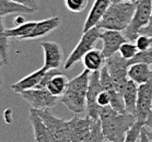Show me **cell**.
Here are the masks:
<instances>
[{
  "instance_id": "6da1fadb",
  "label": "cell",
  "mask_w": 152,
  "mask_h": 142,
  "mask_svg": "<svg viewBox=\"0 0 152 142\" xmlns=\"http://www.w3.org/2000/svg\"><path fill=\"white\" fill-rule=\"evenodd\" d=\"M99 115L104 137L111 142L124 141L127 131L137 120L136 116L128 113H119L111 105L101 107Z\"/></svg>"
},
{
  "instance_id": "7a4b0ae2",
  "label": "cell",
  "mask_w": 152,
  "mask_h": 142,
  "mask_svg": "<svg viewBox=\"0 0 152 142\" xmlns=\"http://www.w3.org/2000/svg\"><path fill=\"white\" fill-rule=\"evenodd\" d=\"M91 71L84 68L82 72L68 82L60 102L75 114H81L86 108V92L89 87Z\"/></svg>"
},
{
  "instance_id": "3957f363",
  "label": "cell",
  "mask_w": 152,
  "mask_h": 142,
  "mask_svg": "<svg viewBox=\"0 0 152 142\" xmlns=\"http://www.w3.org/2000/svg\"><path fill=\"white\" fill-rule=\"evenodd\" d=\"M135 9L136 4L130 1L112 2L96 26L100 30L125 31L132 22Z\"/></svg>"
},
{
  "instance_id": "277c9868",
  "label": "cell",
  "mask_w": 152,
  "mask_h": 142,
  "mask_svg": "<svg viewBox=\"0 0 152 142\" xmlns=\"http://www.w3.org/2000/svg\"><path fill=\"white\" fill-rule=\"evenodd\" d=\"M152 17V0H139L136 2V9L132 22L124 31L128 41H135L143 28L150 24Z\"/></svg>"
},
{
  "instance_id": "5b68a950",
  "label": "cell",
  "mask_w": 152,
  "mask_h": 142,
  "mask_svg": "<svg viewBox=\"0 0 152 142\" xmlns=\"http://www.w3.org/2000/svg\"><path fill=\"white\" fill-rule=\"evenodd\" d=\"M100 38H101V30L97 26H94V28H90L89 31L83 32L79 43L77 44L76 47L73 48V50L69 55V57L67 58L64 68L66 70H68L72 66H75V63L80 61L86 52L94 48V46H95L96 42Z\"/></svg>"
},
{
  "instance_id": "8992f818",
  "label": "cell",
  "mask_w": 152,
  "mask_h": 142,
  "mask_svg": "<svg viewBox=\"0 0 152 142\" xmlns=\"http://www.w3.org/2000/svg\"><path fill=\"white\" fill-rule=\"evenodd\" d=\"M105 66L110 73L112 81L114 83L116 90L123 95L125 85L128 81V68L129 63L128 60L125 59L119 52H115L110 58L106 59Z\"/></svg>"
},
{
  "instance_id": "52a82bcc",
  "label": "cell",
  "mask_w": 152,
  "mask_h": 142,
  "mask_svg": "<svg viewBox=\"0 0 152 142\" xmlns=\"http://www.w3.org/2000/svg\"><path fill=\"white\" fill-rule=\"evenodd\" d=\"M36 111L42 120L44 121L46 127L49 129V131L52 132L56 142H71L69 121L53 116L48 111L36 109Z\"/></svg>"
},
{
  "instance_id": "ba28073f",
  "label": "cell",
  "mask_w": 152,
  "mask_h": 142,
  "mask_svg": "<svg viewBox=\"0 0 152 142\" xmlns=\"http://www.w3.org/2000/svg\"><path fill=\"white\" fill-rule=\"evenodd\" d=\"M20 95L34 109L48 111L58 102V97L50 94L47 89H31L20 93Z\"/></svg>"
},
{
  "instance_id": "9c48e42d",
  "label": "cell",
  "mask_w": 152,
  "mask_h": 142,
  "mask_svg": "<svg viewBox=\"0 0 152 142\" xmlns=\"http://www.w3.org/2000/svg\"><path fill=\"white\" fill-rule=\"evenodd\" d=\"M101 91H103L102 84L100 81V71H93L90 74L89 80V87L86 92V116L92 119H100V108L97 104V96Z\"/></svg>"
},
{
  "instance_id": "30bf717a",
  "label": "cell",
  "mask_w": 152,
  "mask_h": 142,
  "mask_svg": "<svg viewBox=\"0 0 152 142\" xmlns=\"http://www.w3.org/2000/svg\"><path fill=\"white\" fill-rule=\"evenodd\" d=\"M152 111V80L138 85V96L136 106L137 120L143 121Z\"/></svg>"
},
{
  "instance_id": "8fae6325",
  "label": "cell",
  "mask_w": 152,
  "mask_h": 142,
  "mask_svg": "<svg viewBox=\"0 0 152 142\" xmlns=\"http://www.w3.org/2000/svg\"><path fill=\"white\" fill-rule=\"evenodd\" d=\"M94 119L86 116L80 118L77 114L69 120L71 142H86L91 135Z\"/></svg>"
},
{
  "instance_id": "7c38bea8",
  "label": "cell",
  "mask_w": 152,
  "mask_h": 142,
  "mask_svg": "<svg viewBox=\"0 0 152 142\" xmlns=\"http://www.w3.org/2000/svg\"><path fill=\"white\" fill-rule=\"evenodd\" d=\"M101 41L103 43L102 52L104 56L110 58L112 55L119 50V47L123 43L128 41L121 31H115V30H104V32H101Z\"/></svg>"
},
{
  "instance_id": "4fadbf2b",
  "label": "cell",
  "mask_w": 152,
  "mask_h": 142,
  "mask_svg": "<svg viewBox=\"0 0 152 142\" xmlns=\"http://www.w3.org/2000/svg\"><path fill=\"white\" fill-rule=\"evenodd\" d=\"M44 50V66L46 69H58L61 65L62 50L55 42H43L41 44Z\"/></svg>"
},
{
  "instance_id": "5bb4252c",
  "label": "cell",
  "mask_w": 152,
  "mask_h": 142,
  "mask_svg": "<svg viewBox=\"0 0 152 142\" xmlns=\"http://www.w3.org/2000/svg\"><path fill=\"white\" fill-rule=\"evenodd\" d=\"M60 17H50L41 21H36L31 34L28 35L25 41H32V39H37V38L45 37L48 34H50L53 31L59 28L60 25Z\"/></svg>"
},
{
  "instance_id": "9a60e30c",
  "label": "cell",
  "mask_w": 152,
  "mask_h": 142,
  "mask_svg": "<svg viewBox=\"0 0 152 142\" xmlns=\"http://www.w3.org/2000/svg\"><path fill=\"white\" fill-rule=\"evenodd\" d=\"M30 121L33 127L35 142H56L52 132L46 127L44 121L42 120V118L34 108L30 109Z\"/></svg>"
},
{
  "instance_id": "2e32d148",
  "label": "cell",
  "mask_w": 152,
  "mask_h": 142,
  "mask_svg": "<svg viewBox=\"0 0 152 142\" xmlns=\"http://www.w3.org/2000/svg\"><path fill=\"white\" fill-rule=\"evenodd\" d=\"M113 0H95L93 6L89 11V14L86 19L84 25H83V32L89 31L90 28L96 26L100 20L103 17L107 9L112 4Z\"/></svg>"
},
{
  "instance_id": "e0dca14e",
  "label": "cell",
  "mask_w": 152,
  "mask_h": 142,
  "mask_svg": "<svg viewBox=\"0 0 152 142\" xmlns=\"http://www.w3.org/2000/svg\"><path fill=\"white\" fill-rule=\"evenodd\" d=\"M47 71L45 67H42L41 69L36 70L34 72L30 73L26 76H24L23 79H21L20 81H18L15 83L11 85V89L15 92V93H22L26 90H31V89H35L36 85L39 83V81L42 80L43 76L45 74Z\"/></svg>"
},
{
  "instance_id": "ac0fdd59",
  "label": "cell",
  "mask_w": 152,
  "mask_h": 142,
  "mask_svg": "<svg viewBox=\"0 0 152 142\" xmlns=\"http://www.w3.org/2000/svg\"><path fill=\"white\" fill-rule=\"evenodd\" d=\"M128 79L132 80L138 85L152 80V68L147 63H132L128 68Z\"/></svg>"
},
{
  "instance_id": "d6986e66",
  "label": "cell",
  "mask_w": 152,
  "mask_h": 142,
  "mask_svg": "<svg viewBox=\"0 0 152 142\" xmlns=\"http://www.w3.org/2000/svg\"><path fill=\"white\" fill-rule=\"evenodd\" d=\"M84 68L90 70L91 72L93 71H100L106 63V57L104 56L103 52L101 49L93 48L89 50L81 59Z\"/></svg>"
},
{
  "instance_id": "ffe728a7",
  "label": "cell",
  "mask_w": 152,
  "mask_h": 142,
  "mask_svg": "<svg viewBox=\"0 0 152 142\" xmlns=\"http://www.w3.org/2000/svg\"><path fill=\"white\" fill-rule=\"evenodd\" d=\"M137 96H138V84L132 80L128 79L123 92V98L125 103L126 113L136 116V106H137Z\"/></svg>"
},
{
  "instance_id": "44dd1931",
  "label": "cell",
  "mask_w": 152,
  "mask_h": 142,
  "mask_svg": "<svg viewBox=\"0 0 152 142\" xmlns=\"http://www.w3.org/2000/svg\"><path fill=\"white\" fill-rule=\"evenodd\" d=\"M68 82H69L68 78L62 72L59 71L58 73H56L55 76L49 80L46 89L50 92V94L59 98V97L62 96V94L65 93V91L68 87Z\"/></svg>"
},
{
  "instance_id": "7402d4cb",
  "label": "cell",
  "mask_w": 152,
  "mask_h": 142,
  "mask_svg": "<svg viewBox=\"0 0 152 142\" xmlns=\"http://www.w3.org/2000/svg\"><path fill=\"white\" fill-rule=\"evenodd\" d=\"M34 12L30 8L23 4H17L12 0H0V17H4L8 14H31Z\"/></svg>"
},
{
  "instance_id": "603a6c76",
  "label": "cell",
  "mask_w": 152,
  "mask_h": 142,
  "mask_svg": "<svg viewBox=\"0 0 152 142\" xmlns=\"http://www.w3.org/2000/svg\"><path fill=\"white\" fill-rule=\"evenodd\" d=\"M36 21H25L21 25H18L13 28L6 30V33L9 36V38H15L19 41H25L26 37L31 34L32 30L34 28Z\"/></svg>"
},
{
  "instance_id": "cb8c5ba5",
  "label": "cell",
  "mask_w": 152,
  "mask_h": 142,
  "mask_svg": "<svg viewBox=\"0 0 152 142\" xmlns=\"http://www.w3.org/2000/svg\"><path fill=\"white\" fill-rule=\"evenodd\" d=\"M8 50H9V36L6 33L2 17H0V56L4 65H8Z\"/></svg>"
},
{
  "instance_id": "d4e9b609",
  "label": "cell",
  "mask_w": 152,
  "mask_h": 142,
  "mask_svg": "<svg viewBox=\"0 0 152 142\" xmlns=\"http://www.w3.org/2000/svg\"><path fill=\"white\" fill-rule=\"evenodd\" d=\"M145 126V122L140 120H136V122L132 126L125 135L123 142H140V135H141V129Z\"/></svg>"
},
{
  "instance_id": "484cf974",
  "label": "cell",
  "mask_w": 152,
  "mask_h": 142,
  "mask_svg": "<svg viewBox=\"0 0 152 142\" xmlns=\"http://www.w3.org/2000/svg\"><path fill=\"white\" fill-rule=\"evenodd\" d=\"M147 63V65H152V46L150 48L145 49V50H141V52H138L136 54L135 57H132V59L128 60V63L129 66L132 65V63Z\"/></svg>"
},
{
  "instance_id": "4316f807",
  "label": "cell",
  "mask_w": 152,
  "mask_h": 142,
  "mask_svg": "<svg viewBox=\"0 0 152 142\" xmlns=\"http://www.w3.org/2000/svg\"><path fill=\"white\" fill-rule=\"evenodd\" d=\"M105 137L102 131V127H101V120L100 119H95L92 125V130H91V135L88 139L86 142H105Z\"/></svg>"
},
{
  "instance_id": "83f0119b",
  "label": "cell",
  "mask_w": 152,
  "mask_h": 142,
  "mask_svg": "<svg viewBox=\"0 0 152 142\" xmlns=\"http://www.w3.org/2000/svg\"><path fill=\"white\" fill-rule=\"evenodd\" d=\"M138 52L139 50H138V48H137L136 44L132 43L130 41H126L125 43H123L121 45V47H119V50H118V52H119L125 59H127V60L132 59V57H135L136 54Z\"/></svg>"
},
{
  "instance_id": "f1b7e54d",
  "label": "cell",
  "mask_w": 152,
  "mask_h": 142,
  "mask_svg": "<svg viewBox=\"0 0 152 142\" xmlns=\"http://www.w3.org/2000/svg\"><path fill=\"white\" fill-rule=\"evenodd\" d=\"M89 4V0H65L66 8L72 13L82 12Z\"/></svg>"
},
{
  "instance_id": "f546056e",
  "label": "cell",
  "mask_w": 152,
  "mask_h": 142,
  "mask_svg": "<svg viewBox=\"0 0 152 142\" xmlns=\"http://www.w3.org/2000/svg\"><path fill=\"white\" fill-rule=\"evenodd\" d=\"M135 42L139 52L145 50L151 47V37L145 34H139L138 37L135 39Z\"/></svg>"
},
{
  "instance_id": "4dcf8cb0",
  "label": "cell",
  "mask_w": 152,
  "mask_h": 142,
  "mask_svg": "<svg viewBox=\"0 0 152 142\" xmlns=\"http://www.w3.org/2000/svg\"><path fill=\"white\" fill-rule=\"evenodd\" d=\"M97 104L100 105L101 107L111 105V95H110V93L104 90L101 91L99 96H97Z\"/></svg>"
},
{
  "instance_id": "1f68e13d",
  "label": "cell",
  "mask_w": 152,
  "mask_h": 142,
  "mask_svg": "<svg viewBox=\"0 0 152 142\" xmlns=\"http://www.w3.org/2000/svg\"><path fill=\"white\" fill-rule=\"evenodd\" d=\"M14 2H17V4H23L25 7L30 8L32 10H38V4H37V0H12Z\"/></svg>"
},
{
  "instance_id": "d6a6232c",
  "label": "cell",
  "mask_w": 152,
  "mask_h": 142,
  "mask_svg": "<svg viewBox=\"0 0 152 142\" xmlns=\"http://www.w3.org/2000/svg\"><path fill=\"white\" fill-rule=\"evenodd\" d=\"M140 142H151L150 138L148 135V130H147V127L143 126L141 129V135H140Z\"/></svg>"
},
{
  "instance_id": "836d02e7",
  "label": "cell",
  "mask_w": 152,
  "mask_h": 142,
  "mask_svg": "<svg viewBox=\"0 0 152 142\" xmlns=\"http://www.w3.org/2000/svg\"><path fill=\"white\" fill-rule=\"evenodd\" d=\"M140 34H145V35H148V36L151 37L152 36V23L151 24L147 25L145 28H142L141 32H140Z\"/></svg>"
},
{
  "instance_id": "e575fe53",
  "label": "cell",
  "mask_w": 152,
  "mask_h": 142,
  "mask_svg": "<svg viewBox=\"0 0 152 142\" xmlns=\"http://www.w3.org/2000/svg\"><path fill=\"white\" fill-rule=\"evenodd\" d=\"M25 22V19H24V17L23 15H21V14H19L18 17H14V24L17 25H21L22 23H24Z\"/></svg>"
},
{
  "instance_id": "d590c367",
  "label": "cell",
  "mask_w": 152,
  "mask_h": 142,
  "mask_svg": "<svg viewBox=\"0 0 152 142\" xmlns=\"http://www.w3.org/2000/svg\"><path fill=\"white\" fill-rule=\"evenodd\" d=\"M145 127H148V128L151 129V131H152V111L150 113V114H149L148 118L145 119Z\"/></svg>"
},
{
  "instance_id": "8d00e7d4",
  "label": "cell",
  "mask_w": 152,
  "mask_h": 142,
  "mask_svg": "<svg viewBox=\"0 0 152 142\" xmlns=\"http://www.w3.org/2000/svg\"><path fill=\"white\" fill-rule=\"evenodd\" d=\"M121 1H130V2L136 4V2H138L139 0H113V2H121Z\"/></svg>"
},
{
  "instance_id": "74e56055",
  "label": "cell",
  "mask_w": 152,
  "mask_h": 142,
  "mask_svg": "<svg viewBox=\"0 0 152 142\" xmlns=\"http://www.w3.org/2000/svg\"><path fill=\"white\" fill-rule=\"evenodd\" d=\"M4 60H2V58H1V56H0V68L4 66Z\"/></svg>"
},
{
  "instance_id": "f35d334b",
  "label": "cell",
  "mask_w": 152,
  "mask_h": 142,
  "mask_svg": "<svg viewBox=\"0 0 152 142\" xmlns=\"http://www.w3.org/2000/svg\"><path fill=\"white\" fill-rule=\"evenodd\" d=\"M148 135H149V138H150V140H151V142H152V131L151 132L148 131Z\"/></svg>"
},
{
  "instance_id": "ab89813d",
  "label": "cell",
  "mask_w": 152,
  "mask_h": 142,
  "mask_svg": "<svg viewBox=\"0 0 152 142\" xmlns=\"http://www.w3.org/2000/svg\"><path fill=\"white\" fill-rule=\"evenodd\" d=\"M1 84H2V80H1V78H0V87H1Z\"/></svg>"
},
{
  "instance_id": "60d3db41",
  "label": "cell",
  "mask_w": 152,
  "mask_h": 142,
  "mask_svg": "<svg viewBox=\"0 0 152 142\" xmlns=\"http://www.w3.org/2000/svg\"><path fill=\"white\" fill-rule=\"evenodd\" d=\"M151 23H152V17H151V21H150V24H151Z\"/></svg>"
},
{
  "instance_id": "b9f144b4",
  "label": "cell",
  "mask_w": 152,
  "mask_h": 142,
  "mask_svg": "<svg viewBox=\"0 0 152 142\" xmlns=\"http://www.w3.org/2000/svg\"><path fill=\"white\" fill-rule=\"evenodd\" d=\"M151 46H152V36H151Z\"/></svg>"
},
{
  "instance_id": "7bdbcfd3",
  "label": "cell",
  "mask_w": 152,
  "mask_h": 142,
  "mask_svg": "<svg viewBox=\"0 0 152 142\" xmlns=\"http://www.w3.org/2000/svg\"><path fill=\"white\" fill-rule=\"evenodd\" d=\"M105 142H111V141H108V140H106V141H105Z\"/></svg>"
}]
</instances>
